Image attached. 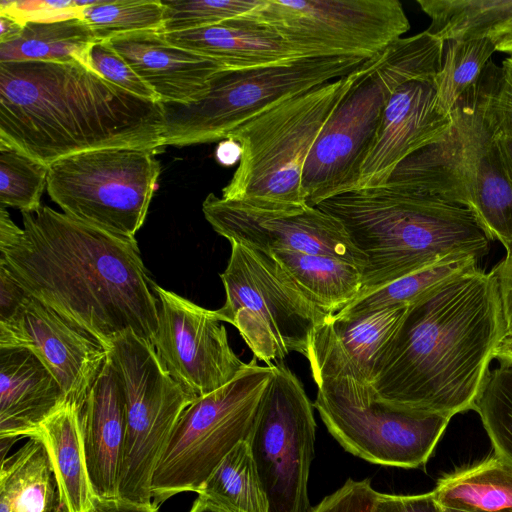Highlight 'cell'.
<instances>
[{
    "label": "cell",
    "instance_id": "cell-38",
    "mask_svg": "<svg viewBox=\"0 0 512 512\" xmlns=\"http://www.w3.org/2000/svg\"><path fill=\"white\" fill-rule=\"evenodd\" d=\"M89 1H0V13L23 24L29 21H52L80 17Z\"/></svg>",
    "mask_w": 512,
    "mask_h": 512
},
{
    "label": "cell",
    "instance_id": "cell-46",
    "mask_svg": "<svg viewBox=\"0 0 512 512\" xmlns=\"http://www.w3.org/2000/svg\"><path fill=\"white\" fill-rule=\"evenodd\" d=\"M25 24L14 17L0 13V43L13 40L22 32Z\"/></svg>",
    "mask_w": 512,
    "mask_h": 512
},
{
    "label": "cell",
    "instance_id": "cell-15",
    "mask_svg": "<svg viewBox=\"0 0 512 512\" xmlns=\"http://www.w3.org/2000/svg\"><path fill=\"white\" fill-rule=\"evenodd\" d=\"M247 439L269 502V512H310L308 482L316 422L301 381L283 363L273 365Z\"/></svg>",
    "mask_w": 512,
    "mask_h": 512
},
{
    "label": "cell",
    "instance_id": "cell-11",
    "mask_svg": "<svg viewBox=\"0 0 512 512\" xmlns=\"http://www.w3.org/2000/svg\"><path fill=\"white\" fill-rule=\"evenodd\" d=\"M312 377L314 406L329 433L346 451L373 464L424 466L452 418L391 404L371 384L346 373Z\"/></svg>",
    "mask_w": 512,
    "mask_h": 512
},
{
    "label": "cell",
    "instance_id": "cell-16",
    "mask_svg": "<svg viewBox=\"0 0 512 512\" xmlns=\"http://www.w3.org/2000/svg\"><path fill=\"white\" fill-rule=\"evenodd\" d=\"M153 288L158 327L151 343L168 373L194 398L223 387L248 367L231 348L215 310L156 283Z\"/></svg>",
    "mask_w": 512,
    "mask_h": 512
},
{
    "label": "cell",
    "instance_id": "cell-13",
    "mask_svg": "<svg viewBox=\"0 0 512 512\" xmlns=\"http://www.w3.org/2000/svg\"><path fill=\"white\" fill-rule=\"evenodd\" d=\"M154 152L107 148L68 155L49 165L46 189L66 215L135 239L161 171Z\"/></svg>",
    "mask_w": 512,
    "mask_h": 512
},
{
    "label": "cell",
    "instance_id": "cell-24",
    "mask_svg": "<svg viewBox=\"0 0 512 512\" xmlns=\"http://www.w3.org/2000/svg\"><path fill=\"white\" fill-rule=\"evenodd\" d=\"M29 438L43 444L66 512H92L98 497L88 472L78 407L66 401Z\"/></svg>",
    "mask_w": 512,
    "mask_h": 512
},
{
    "label": "cell",
    "instance_id": "cell-40",
    "mask_svg": "<svg viewBox=\"0 0 512 512\" xmlns=\"http://www.w3.org/2000/svg\"><path fill=\"white\" fill-rule=\"evenodd\" d=\"M490 112L498 137L512 139V54L500 66Z\"/></svg>",
    "mask_w": 512,
    "mask_h": 512
},
{
    "label": "cell",
    "instance_id": "cell-23",
    "mask_svg": "<svg viewBox=\"0 0 512 512\" xmlns=\"http://www.w3.org/2000/svg\"><path fill=\"white\" fill-rule=\"evenodd\" d=\"M163 35L170 44L214 60L225 69L255 68L309 57L277 32L245 15Z\"/></svg>",
    "mask_w": 512,
    "mask_h": 512
},
{
    "label": "cell",
    "instance_id": "cell-36",
    "mask_svg": "<svg viewBox=\"0 0 512 512\" xmlns=\"http://www.w3.org/2000/svg\"><path fill=\"white\" fill-rule=\"evenodd\" d=\"M263 0H168L164 5L163 33L217 25L256 9Z\"/></svg>",
    "mask_w": 512,
    "mask_h": 512
},
{
    "label": "cell",
    "instance_id": "cell-2",
    "mask_svg": "<svg viewBox=\"0 0 512 512\" xmlns=\"http://www.w3.org/2000/svg\"><path fill=\"white\" fill-rule=\"evenodd\" d=\"M506 335L496 279L473 268L408 304L371 385L396 406L453 417L473 409Z\"/></svg>",
    "mask_w": 512,
    "mask_h": 512
},
{
    "label": "cell",
    "instance_id": "cell-29",
    "mask_svg": "<svg viewBox=\"0 0 512 512\" xmlns=\"http://www.w3.org/2000/svg\"><path fill=\"white\" fill-rule=\"evenodd\" d=\"M431 19L427 29L445 41L491 39L512 28V0H417Z\"/></svg>",
    "mask_w": 512,
    "mask_h": 512
},
{
    "label": "cell",
    "instance_id": "cell-9",
    "mask_svg": "<svg viewBox=\"0 0 512 512\" xmlns=\"http://www.w3.org/2000/svg\"><path fill=\"white\" fill-rule=\"evenodd\" d=\"M220 274L225 302L215 310L239 331L257 360L282 363L290 352L307 356L315 329L331 315L313 304L270 254L231 242Z\"/></svg>",
    "mask_w": 512,
    "mask_h": 512
},
{
    "label": "cell",
    "instance_id": "cell-8",
    "mask_svg": "<svg viewBox=\"0 0 512 512\" xmlns=\"http://www.w3.org/2000/svg\"><path fill=\"white\" fill-rule=\"evenodd\" d=\"M366 60L347 56L304 57L246 69H223L207 92L190 103H161L163 147L222 141L274 104L339 79Z\"/></svg>",
    "mask_w": 512,
    "mask_h": 512
},
{
    "label": "cell",
    "instance_id": "cell-10",
    "mask_svg": "<svg viewBox=\"0 0 512 512\" xmlns=\"http://www.w3.org/2000/svg\"><path fill=\"white\" fill-rule=\"evenodd\" d=\"M273 365L260 366L253 357L235 379L183 411L153 475L156 507L176 494L198 493L223 458L248 439Z\"/></svg>",
    "mask_w": 512,
    "mask_h": 512
},
{
    "label": "cell",
    "instance_id": "cell-30",
    "mask_svg": "<svg viewBox=\"0 0 512 512\" xmlns=\"http://www.w3.org/2000/svg\"><path fill=\"white\" fill-rule=\"evenodd\" d=\"M197 494L228 512H269L267 494L247 440L223 458Z\"/></svg>",
    "mask_w": 512,
    "mask_h": 512
},
{
    "label": "cell",
    "instance_id": "cell-31",
    "mask_svg": "<svg viewBox=\"0 0 512 512\" xmlns=\"http://www.w3.org/2000/svg\"><path fill=\"white\" fill-rule=\"evenodd\" d=\"M480 260L473 254L449 257L355 299L333 316L351 317L384 307L408 305L439 283L479 267Z\"/></svg>",
    "mask_w": 512,
    "mask_h": 512
},
{
    "label": "cell",
    "instance_id": "cell-14",
    "mask_svg": "<svg viewBox=\"0 0 512 512\" xmlns=\"http://www.w3.org/2000/svg\"><path fill=\"white\" fill-rule=\"evenodd\" d=\"M245 16L309 57L369 60L410 28L398 0H263Z\"/></svg>",
    "mask_w": 512,
    "mask_h": 512
},
{
    "label": "cell",
    "instance_id": "cell-33",
    "mask_svg": "<svg viewBox=\"0 0 512 512\" xmlns=\"http://www.w3.org/2000/svg\"><path fill=\"white\" fill-rule=\"evenodd\" d=\"M496 51L491 39L449 41L435 78L440 108L450 114L458 99L474 85Z\"/></svg>",
    "mask_w": 512,
    "mask_h": 512
},
{
    "label": "cell",
    "instance_id": "cell-7",
    "mask_svg": "<svg viewBox=\"0 0 512 512\" xmlns=\"http://www.w3.org/2000/svg\"><path fill=\"white\" fill-rule=\"evenodd\" d=\"M361 66L284 99L233 130L226 139L238 143L241 155L232 179L222 189V198L266 210L306 206L301 193L305 162Z\"/></svg>",
    "mask_w": 512,
    "mask_h": 512
},
{
    "label": "cell",
    "instance_id": "cell-39",
    "mask_svg": "<svg viewBox=\"0 0 512 512\" xmlns=\"http://www.w3.org/2000/svg\"><path fill=\"white\" fill-rule=\"evenodd\" d=\"M378 494L370 480L349 478L310 512H375Z\"/></svg>",
    "mask_w": 512,
    "mask_h": 512
},
{
    "label": "cell",
    "instance_id": "cell-12",
    "mask_svg": "<svg viewBox=\"0 0 512 512\" xmlns=\"http://www.w3.org/2000/svg\"><path fill=\"white\" fill-rule=\"evenodd\" d=\"M122 391L125 442L119 498L152 503V479L183 411L196 399L165 369L152 343L127 332L109 346Z\"/></svg>",
    "mask_w": 512,
    "mask_h": 512
},
{
    "label": "cell",
    "instance_id": "cell-5",
    "mask_svg": "<svg viewBox=\"0 0 512 512\" xmlns=\"http://www.w3.org/2000/svg\"><path fill=\"white\" fill-rule=\"evenodd\" d=\"M499 73L500 66L491 60L451 110L449 129L404 159L386 185L468 208L489 237L508 251L512 247V179L490 112Z\"/></svg>",
    "mask_w": 512,
    "mask_h": 512
},
{
    "label": "cell",
    "instance_id": "cell-44",
    "mask_svg": "<svg viewBox=\"0 0 512 512\" xmlns=\"http://www.w3.org/2000/svg\"><path fill=\"white\" fill-rule=\"evenodd\" d=\"M94 512H158L153 504H141L123 499H97Z\"/></svg>",
    "mask_w": 512,
    "mask_h": 512
},
{
    "label": "cell",
    "instance_id": "cell-35",
    "mask_svg": "<svg viewBox=\"0 0 512 512\" xmlns=\"http://www.w3.org/2000/svg\"><path fill=\"white\" fill-rule=\"evenodd\" d=\"M49 166L0 143V203L32 212L40 208Z\"/></svg>",
    "mask_w": 512,
    "mask_h": 512
},
{
    "label": "cell",
    "instance_id": "cell-37",
    "mask_svg": "<svg viewBox=\"0 0 512 512\" xmlns=\"http://www.w3.org/2000/svg\"><path fill=\"white\" fill-rule=\"evenodd\" d=\"M88 68L108 82L140 98L159 102L155 92L136 74L108 40L94 42L88 51Z\"/></svg>",
    "mask_w": 512,
    "mask_h": 512
},
{
    "label": "cell",
    "instance_id": "cell-26",
    "mask_svg": "<svg viewBox=\"0 0 512 512\" xmlns=\"http://www.w3.org/2000/svg\"><path fill=\"white\" fill-rule=\"evenodd\" d=\"M270 254L289 273L301 292L328 315L338 313L361 292L362 271L346 260L292 251Z\"/></svg>",
    "mask_w": 512,
    "mask_h": 512
},
{
    "label": "cell",
    "instance_id": "cell-53",
    "mask_svg": "<svg viewBox=\"0 0 512 512\" xmlns=\"http://www.w3.org/2000/svg\"><path fill=\"white\" fill-rule=\"evenodd\" d=\"M95 510V509H94ZM94 510L92 512H94Z\"/></svg>",
    "mask_w": 512,
    "mask_h": 512
},
{
    "label": "cell",
    "instance_id": "cell-3",
    "mask_svg": "<svg viewBox=\"0 0 512 512\" xmlns=\"http://www.w3.org/2000/svg\"><path fill=\"white\" fill-rule=\"evenodd\" d=\"M0 143L48 166L97 149L156 152L162 107L77 61L0 62Z\"/></svg>",
    "mask_w": 512,
    "mask_h": 512
},
{
    "label": "cell",
    "instance_id": "cell-49",
    "mask_svg": "<svg viewBox=\"0 0 512 512\" xmlns=\"http://www.w3.org/2000/svg\"><path fill=\"white\" fill-rule=\"evenodd\" d=\"M189 512H228L200 497H198Z\"/></svg>",
    "mask_w": 512,
    "mask_h": 512
},
{
    "label": "cell",
    "instance_id": "cell-41",
    "mask_svg": "<svg viewBox=\"0 0 512 512\" xmlns=\"http://www.w3.org/2000/svg\"><path fill=\"white\" fill-rule=\"evenodd\" d=\"M375 512H443L432 492L417 495L379 493Z\"/></svg>",
    "mask_w": 512,
    "mask_h": 512
},
{
    "label": "cell",
    "instance_id": "cell-27",
    "mask_svg": "<svg viewBox=\"0 0 512 512\" xmlns=\"http://www.w3.org/2000/svg\"><path fill=\"white\" fill-rule=\"evenodd\" d=\"M432 494L442 507L512 512V466L493 454L441 477Z\"/></svg>",
    "mask_w": 512,
    "mask_h": 512
},
{
    "label": "cell",
    "instance_id": "cell-47",
    "mask_svg": "<svg viewBox=\"0 0 512 512\" xmlns=\"http://www.w3.org/2000/svg\"><path fill=\"white\" fill-rule=\"evenodd\" d=\"M498 143H499L506 167H507L510 177L512 179V139L498 137Z\"/></svg>",
    "mask_w": 512,
    "mask_h": 512
},
{
    "label": "cell",
    "instance_id": "cell-20",
    "mask_svg": "<svg viewBox=\"0 0 512 512\" xmlns=\"http://www.w3.org/2000/svg\"><path fill=\"white\" fill-rule=\"evenodd\" d=\"M108 41L160 103L199 100L210 79L225 69L214 60L170 44L161 31L126 34Z\"/></svg>",
    "mask_w": 512,
    "mask_h": 512
},
{
    "label": "cell",
    "instance_id": "cell-25",
    "mask_svg": "<svg viewBox=\"0 0 512 512\" xmlns=\"http://www.w3.org/2000/svg\"><path fill=\"white\" fill-rule=\"evenodd\" d=\"M60 505L57 482L43 444L34 438L0 468V512H54Z\"/></svg>",
    "mask_w": 512,
    "mask_h": 512
},
{
    "label": "cell",
    "instance_id": "cell-28",
    "mask_svg": "<svg viewBox=\"0 0 512 512\" xmlns=\"http://www.w3.org/2000/svg\"><path fill=\"white\" fill-rule=\"evenodd\" d=\"M96 41L81 17L29 21L19 36L0 43V62L77 61L88 68V51Z\"/></svg>",
    "mask_w": 512,
    "mask_h": 512
},
{
    "label": "cell",
    "instance_id": "cell-19",
    "mask_svg": "<svg viewBox=\"0 0 512 512\" xmlns=\"http://www.w3.org/2000/svg\"><path fill=\"white\" fill-rule=\"evenodd\" d=\"M435 78H412L393 90L356 189L386 185L404 159L438 140L449 129L451 113H445L439 106Z\"/></svg>",
    "mask_w": 512,
    "mask_h": 512
},
{
    "label": "cell",
    "instance_id": "cell-21",
    "mask_svg": "<svg viewBox=\"0 0 512 512\" xmlns=\"http://www.w3.org/2000/svg\"><path fill=\"white\" fill-rule=\"evenodd\" d=\"M78 410L94 491L98 499H118L125 410L119 381L108 358Z\"/></svg>",
    "mask_w": 512,
    "mask_h": 512
},
{
    "label": "cell",
    "instance_id": "cell-52",
    "mask_svg": "<svg viewBox=\"0 0 512 512\" xmlns=\"http://www.w3.org/2000/svg\"><path fill=\"white\" fill-rule=\"evenodd\" d=\"M54 512H66L63 506L60 504Z\"/></svg>",
    "mask_w": 512,
    "mask_h": 512
},
{
    "label": "cell",
    "instance_id": "cell-45",
    "mask_svg": "<svg viewBox=\"0 0 512 512\" xmlns=\"http://www.w3.org/2000/svg\"><path fill=\"white\" fill-rule=\"evenodd\" d=\"M240 155V146L230 139L222 140L216 149L218 162L225 166L233 165L236 161H239Z\"/></svg>",
    "mask_w": 512,
    "mask_h": 512
},
{
    "label": "cell",
    "instance_id": "cell-17",
    "mask_svg": "<svg viewBox=\"0 0 512 512\" xmlns=\"http://www.w3.org/2000/svg\"><path fill=\"white\" fill-rule=\"evenodd\" d=\"M215 232L248 248L273 253L292 251L331 256L357 265L365 258L351 243L341 222L318 207L266 210L210 193L202 204Z\"/></svg>",
    "mask_w": 512,
    "mask_h": 512
},
{
    "label": "cell",
    "instance_id": "cell-34",
    "mask_svg": "<svg viewBox=\"0 0 512 512\" xmlns=\"http://www.w3.org/2000/svg\"><path fill=\"white\" fill-rule=\"evenodd\" d=\"M80 17L97 40H110L137 32H163L164 5L158 0L89 1Z\"/></svg>",
    "mask_w": 512,
    "mask_h": 512
},
{
    "label": "cell",
    "instance_id": "cell-22",
    "mask_svg": "<svg viewBox=\"0 0 512 512\" xmlns=\"http://www.w3.org/2000/svg\"><path fill=\"white\" fill-rule=\"evenodd\" d=\"M64 391L30 349L0 347V439L30 435L65 402Z\"/></svg>",
    "mask_w": 512,
    "mask_h": 512
},
{
    "label": "cell",
    "instance_id": "cell-51",
    "mask_svg": "<svg viewBox=\"0 0 512 512\" xmlns=\"http://www.w3.org/2000/svg\"><path fill=\"white\" fill-rule=\"evenodd\" d=\"M442 509H443V512H470V511H466V510H460V509H454V508H448V507H442Z\"/></svg>",
    "mask_w": 512,
    "mask_h": 512
},
{
    "label": "cell",
    "instance_id": "cell-6",
    "mask_svg": "<svg viewBox=\"0 0 512 512\" xmlns=\"http://www.w3.org/2000/svg\"><path fill=\"white\" fill-rule=\"evenodd\" d=\"M444 42L427 30L400 38L366 60L358 78L333 110L305 162L303 201L310 207L355 190L376 140L393 90L406 80L437 76Z\"/></svg>",
    "mask_w": 512,
    "mask_h": 512
},
{
    "label": "cell",
    "instance_id": "cell-50",
    "mask_svg": "<svg viewBox=\"0 0 512 512\" xmlns=\"http://www.w3.org/2000/svg\"><path fill=\"white\" fill-rule=\"evenodd\" d=\"M495 357L512 358V335H506L499 345Z\"/></svg>",
    "mask_w": 512,
    "mask_h": 512
},
{
    "label": "cell",
    "instance_id": "cell-42",
    "mask_svg": "<svg viewBox=\"0 0 512 512\" xmlns=\"http://www.w3.org/2000/svg\"><path fill=\"white\" fill-rule=\"evenodd\" d=\"M501 299L507 335H512V247L506 256L491 270Z\"/></svg>",
    "mask_w": 512,
    "mask_h": 512
},
{
    "label": "cell",
    "instance_id": "cell-48",
    "mask_svg": "<svg viewBox=\"0 0 512 512\" xmlns=\"http://www.w3.org/2000/svg\"><path fill=\"white\" fill-rule=\"evenodd\" d=\"M496 51L512 54V28L504 32L495 41Z\"/></svg>",
    "mask_w": 512,
    "mask_h": 512
},
{
    "label": "cell",
    "instance_id": "cell-1",
    "mask_svg": "<svg viewBox=\"0 0 512 512\" xmlns=\"http://www.w3.org/2000/svg\"><path fill=\"white\" fill-rule=\"evenodd\" d=\"M0 218V265L30 296L106 346L127 332L151 342L155 282L136 238L118 236L48 206Z\"/></svg>",
    "mask_w": 512,
    "mask_h": 512
},
{
    "label": "cell",
    "instance_id": "cell-18",
    "mask_svg": "<svg viewBox=\"0 0 512 512\" xmlns=\"http://www.w3.org/2000/svg\"><path fill=\"white\" fill-rule=\"evenodd\" d=\"M13 346L32 350L78 409L109 354L93 334L30 295L10 319L0 322V347Z\"/></svg>",
    "mask_w": 512,
    "mask_h": 512
},
{
    "label": "cell",
    "instance_id": "cell-4",
    "mask_svg": "<svg viewBox=\"0 0 512 512\" xmlns=\"http://www.w3.org/2000/svg\"><path fill=\"white\" fill-rule=\"evenodd\" d=\"M316 207L341 222L365 258L357 298L452 256L482 259L492 241L468 208L415 190L355 189Z\"/></svg>",
    "mask_w": 512,
    "mask_h": 512
},
{
    "label": "cell",
    "instance_id": "cell-32",
    "mask_svg": "<svg viewBox=\"0 0 512 512\" xmlns=\"http://www.w3.org/2000/svg\"><path fill=\"white\" fill-rule=\"evenodd\" d=\"M476 396L473 410L482 421L494 454L512 466V358L495 357Z\"/></svg>",
    "mask_w": 512,
    "mask_h": 512
},
{
    "label": "cell",
    "instance_id": "cell-43",
    "mask_svg": "<svg viewBox=\"0 0 512 512\" xmlns=\"http://www.w3.org/2000/svg\"><path fill=\"white\" fill-rule=\"evenodd\" d=\"M27 295L7 270L0 265V322L10 319Z\"/></svg>",
    "mask_w": 512,
    "mask_h": 512
}]
</instances>
